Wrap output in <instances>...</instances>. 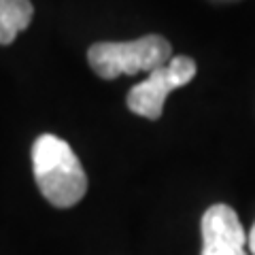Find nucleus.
Instances as JSON below:
<instances>
[{"label": "nucleus", "instance_id": "nucleus-2", "mask_svg": "<svg viewBox=\"0 0 255 255\" xmlns=\"http://www.w3.org/2000/svg\"><path fill=\"white\" fill-rule=\"evenodd\" d=\"M172 58V45L159 34H147L136 41L94 43L87 51V62L98 77L117 79L119 75H136L155 70Z\"/></svg>", "mask_w": 255, "mask_h": 255}, {"label": "nucleus", "instance_id": "nucleus-1", "mask_svg": "<svg viewBox=\"0 0 255 255\" xmlns=\"http://www.w3.org/2000/svg\"><path fill=\"white\" fill-rule=\"evenodd\" d=\"M32 170L38 191L58 209L75 206L87 191V174L73 147L55 134H41L32 145Z\"/></svg>", "mask_w": 255, "mask_h": 255}, {"label": "nucleus", "instance_id": "nucleus-5", "mask_svg": "<svg viewBox=\"0 0 255 255\" xmlns=\"http://www.w3.org/2000/svg\"><path fill=\"white\" fill-rule=\"evenodd\" d=\"M32 17L34 6L30 0H0V45H11L30 26Z\"/></svg>", "mask_w": 255, "mask_h": 255}, {"label": "nucleus", "instance_id": "nucleus-6", "mask_svg": "<svg viewBox=\"0 0 255 255\" xmlns=\"http://www.w3.org/2000/svg\"><path fill=\"white\" fill-rule=\"evenodd\" d=\"M247 245H249V251L255 255V223H253V228H251V232L247 234Z\"/></svg>", "mask_w": 255, "mask_h": 255}, {"label": "nucleus", "instance_id": "nucleus-3", "mask_svg": "<svg viewBox=\"0 0 255 255\" xmlns=\"http://www.w3.org/2000/svg\"><path fill=\"white\" fill-rule=\"evenodd\" d=\"M196 77V62L187 55H174L168 64L151 70L145 81H140L128 92V109L145 119L162 117L166 96L177 87L187 85Z\"/></svg>", "mask_w": 255, "mask_h": 255}, {"label": "nucleus", "instance_id": "nucleus-4", "mask_svg": "<svg viewBox=\"0 0 255 255\" xmlns=\"http://www.w3.org/2000/svg\"><path fill=\"white\" fill-rule=\"evenodd\" d=\"M202 255H249L247 234L236 211L228 204H213L200 221Z\"/></svg>", "mask_w": 255, "mask_h": 255}]
</instances>
